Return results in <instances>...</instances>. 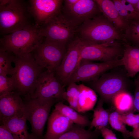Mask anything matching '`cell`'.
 I'll return each instance as SVG.
<instances>
[{
  "instance_id": "cell-15",
  "label": "cell",
  "mask_w": 139,
  "mask_h": 139,
  "mask_svg": "<svg viewBox=\"0 0 139 139\" xmlns=\"http://www.w3.org/2000/svg\"><path fill=\"white\" fill-rule=\"evenodd\" d=\"M24 106L21 96L15 91L0 96V121L23 113Z\"/></svg>"
},
{
  "instance_id": "cell-34",
  "label": "cell",
  "mask_w": 139,
  "mask_h": 139,
  "mask_svg": "<svg viewBox=\"0 0 139 139\" xmlns=\"http://www.w3.org/2000/svg\"><path fill=\"white\" fill-rule=\"evenodd\" d=\"M0 139H17L4 125L0 126Z\"/></svg>"
},
{
  "instance_id": "cell-13",
  "label": "cell",
  "mask_w": 139,
  "mask_h": 139,
  "mask_svg": "<svg viewBox=\"0 0 139 139\" xmlns=\"http://www.w3.org/2000/svg\"><path fill=\"white\" fill-rule=\"evenodd\" d=\"M63 1L61 0H29L30 11L35 25L38 28L61 11Z\"/></svg>"
},
{
  "instance_id": "cell-35",
  "label": "cell",
  "mask_w": 139,
  "mask_h": 139,
  "mask_svg": "<svg viewBox=\"0 0 139 139\" xmlns=\"http://www.w3.org/2000/svg\"><path fill=\"white\" fill-rule=\"evenodd\" d=\"M135 90L134 97L133 98V104L134 108L139 112V80L135 81Z\"/></svg>"
},
{
  "instance_id": "cell-19",
  "label": "cell",
  "mask_w": 139,
  "mask_h": 139,
  "mask_svg": "<svg viewBox=\"0 0 139 139\" xmlns=\"http://www.w3.org/2000/svg\"><path fill=\"white\" fill-rule=\"evenodd\" d=\"M102 13L122 33L125 25L112 0H94Z\"/></svg>"
},
{
  "instance_id": "cell-26",
  "label": "cell",
  "mask_w": 139,
  "mask_h": 139,
  "mask_svg": "<svg viewBox=\"0 0 139 139\" xmlns=\"http://www.w3.org/2000/svg\"><path fill=\"white\" fill-rule=\"evenodd\" d=\"M15 55L12 52L0 50V75L11 76L14 70L12 63Z\"/></svg>"
},
{
  "instance_id": "cell-1",
  "label": "cell",
  "mask_w": 139,
  "mask_h": 139,
  "mask_svg": "<svg viewBox=\"0 0 139 139\" xmlns=\"http://www.w3.org/2000/svg\"><path fill=\"white\" fill-rule=\"evenodd\" d=\"M13 63L14 70L10 77L14 91L24 100L32 98L44 68L37 63L31 53L15 55Z\"/></svg>"
},
{
  "instance_id": "cell-25",
  "label": "cell",
  "mask_w": 139,
  "mask_h": 139,
  "mask_svg": "<svg viewBox=\"0 0 139 139\" xmlns=\"http://www.w3.org/2000/svg\"><path fill=\"white\" fill-rule=\"evenodd\" d=\"M103 101L100 99L96 107L93 110V118L90 122L89 129L93 127L98 129L102 127H106L109 122L110 114L103 107Z\"/></svg>"
},
{
  "instance_id": "cell-17",
  "label": "cell",
  "mask_w": 139,
  "mask_h": 139,
  "mask_svg": "<svg viewBox=\"0 0 139 139\" xmlns=\"http://www.w3.org/2000/svg\"><path fill=\"white\" fill-rule=\"evenodd\" d=\"M23 112L0 121L17 139H35L29 133Z\"/></svg>"
},
{
  "instance_id": "cell-36",
  "label": "cell",
  "mask_w": 139,
  "mask_h": 139,
  "mask_svg": "<svg viewBox=\"0 0 139 139\" xmlns=\"http://www.w3.org/2000/svg\"><path fill=\"white\" fill-rule=\"evenodd\" d=\"M78 0H65L64 1V8L71 7L75 5Z\"/></svg>"
},
{
  "instance_id": "cell-28",
  "label": "cell",
  "mask_w": 139,
  "mask_h": 139,
  "mask_svg": "<svg viewBox=\"0 0 139 139\" xmlns=\"http://www.w3.org/2000/svg\"><path fill=\"white\" fill-rule=\"evenodd\" d=\"M68 85L65 92V100L68 102L70 107L77 112L78 100L80 93L79 85L73 83Z\"/></svg>"
},
{
  "instance_id": "cell-31",
  "label": "cell",
  "mask_w": 139,
  "mask_h": 139,
  "mask_svg": "<svg viewBox=\"0 0 139 139\" xmlns=\"http://www.w3.org/2000/svg\"><path fill=\"white\" fill-rule=\"evenodd\" d=\"M112 1L121 18L125 25L127 23L134 20L122 5L119 0H113Z\"/></svg>"
},
{
  "instance_id": "cell-12",
  "label": "cell",
  "mask_w": 139,
  "mask_h": 139,
  "mask_svg": "<svg viewBox=\"0 0 139 139\" xmlns=\"http://www.w3.org/2000/svg\"><path fill=\"white\" fill-rule=\"evenodd\" d=\"M105 73L91 84V87L99 94L103 102L111 100L116 94L125 90L126 85L125 79L121 75Z\"/></svg>"
},
{
  "instance_id": "cell-8",
  "label": "cell",
  "mask_w": 139,
  "mask_h": 139,
  "mask_svg": "<svg viewBox=\"0 0 139 139\" xmlns=\"http://www.w3.org/2000/svg\"><path fill=\"white\" fill-rule=\"evenodd\" d=\"M123 65L121 59L100 63L82 60L79 62L71 77L68 85L80 81L93 82L98 79L106 71Z\"/></svg>"
},
{
  "instance_id": "cell-10",
  "label": "cell",
  "mask_w": 139,
  "mask_h": 139,
  "mask_svg": "<svg viewBox=\"0 0 139 139\" xmlns=\"http://www.w3.org/2000/svg\"><path fill=\"white\" fill-rule=\"evenodd\" d=\"M66 91L55 76L54 72L47 70L40 76L31 98L54 99L56 102L65 100Z\"/></svg>"
},
{
  "instance_id": "cell-4",
  "label": "cell",
  "mask_w": 139,
  "mask_h": 139,
  "mask_svg": "<svg viewBox=\"0 0 139 139\" xmlns=\"http://www.w3.org/2000/svg\"><path fill=\"white\" fill-rule=\"evenodd\" d=\"M44 38L35 25L1 36L0 50L12 52L15 55L31 53Z\"/></svg>"
},
{
  "instance_id": "cell-27",
  "label": "cell",
  "mask_w": 139,
  "mask_h": 139,
  "mask_svg": "<svg viewBox=\"0 0 139 139\" xmlns=\"http://www.w3.org/2000/svg\"><path fill=\"white\" fill-rule=\"evenodd\" d=\"M121 114L117 111L112 112L109 115V122L112 128L121 133L125 138L130 137V132L127 130L125 124L121 118Z\"/></svg>"
},
{
  "instance_id": "cell-29",
  "label": "cell",
  "mask_w": 139,
  "mask_h": 139,
  "mask_svg": "<svg viewBox=\"0 0 139 139\" xmlns=\"http://www.w3.org/2000/svg\"><path fill=\"white\" fill-rule=\"evenodd\" d=\"M14 87L10 77L0 75V96L14 91Z\"/></svg>"
},
{
  "instance_id": "cell-14",
  "label": "cell",
  "mask_w": 139,
  "mask_h": 139,
  "mask_svg": "<svg viewBox=\"0 0 139 139\" xmlns=\"http://www.w3.org/2000/svg\"><path fill=\"white\" fill-rule=\"evenodd\" d=\"M77 28L85 21L102 14L94 0H78L63 13Z\"/></svg>"
},
{
  "instance_id": "cell-22",
  "label": "cell",
  "mask_w": 139,
  "mask_h": 139,
  "mask_svg": "<svg viewBox=\"0 0 139 139\" xmlns=\"http://www.w3.org/2000/svg\"><path fill=\"white\" fill-rule=\"evenodd\" d=\"M54 109L67 117L74 124L84 128L90 126V122L86 116L80 114L62 102H57L55 106Z\"/></svg>"
},
{
  "instance_id": "cell-3",
  "label": "cell",
  "mask_w": 139,
  "mask_h": 139,
  "mask_svg": "<svg viewBox=\"0 0 139 139\" xmlns=\"http://www.w3.org/2000/svg\"><path fill=\"white\" fill-rule=\"evenodd\" d=\"M32 19L28 2L22 0H0L1 36L35 25L31 23Z\"/></svg>"
},
{
  "instance_id": "cell-18",
  "label": "cell",
  "mask_w": 139,
  "mask_h": 139,
  "mask_svg": "<svg viewBox=\"0 0 139 139\" xmlns=\"http://www.w3.org/2000/svg\"><path fill=\"white\" fill-rule=\"evenodd\" d=\"M121 59L128 76L133 77L139 72V47L124 43Z\"/></svg>"
},
{
  "instance_id": "cell-24",
  "label": "cell",
  "mask_w": 139,
  "mask_h": 139,
  "mask_svg": "<svg viewBox=\"0 0 139 139\" xmlns=\"http://www.w3.org/2000/svg\"><path fill=\"white\" fill-rule=\"evenodd\" d=\"M133 98L125 90L116 94L111 101L116 111L121 114L130 112L134 108Z\"/></svg>"
},
{
  "instance_id": "cell-16",
  "label": "cell",
  "mask_w": 139,
  "mask_h": 139,
  "mask_svg": "<svg viewBox=\"0 0 139 139\" xmlns=\"http://www.w3.org/2000/svg\"><path fill=\"white\" fill-rule=\"evenodd\" d=\"M74 124L68 118L54 109L48 118L44 139H57Z\"/></svg>"
},
{
  "instance_id": "cell-5",
  "label": "cell",
  "mask_w": 139,
  "mask_h": 139,
  "mask_svg": "<svg viewBox=\"0 0 139 139\" xmlns=\"http://www.w3.org/2000/svg\"><path fill=\"white\" fill-rule=\"evenodd\" d=\"M23 114L31 126V134L35 139H44L43 133L51 108L56 102L40 98L24 100Z\"/></svg>"
},
{
  "instance_id": "cell-37",
  "label": "cell",
  "mask_w": 139,
  "mask_h": 139,
  "mask_svg": "<svg viewBox=\"0 0 139 139\" xmlns=\"http://www.w3.org/2000/svg\"><path fill=\"white\" fill-rule=\"evenodd\" d=\"M130 136L136 139H139V127L134 128L130 132Z\"/></svg>"
},
{
  "instance_id": "cell-20",
  "label": "cell",
  "mask_w": 139,
  "mask_h": 139,
  "mask_svg": "<svg viewBox=\"0 0 139 139\" xmlns=\"http://www.w3.org/2000/svg\"><path fill=\"white\" fill-rule=\"evenodd\" d=\"M79 86L77 112H84L93 109L97 100L95 91L83 84Z\"/></svg>"
},
{
  "instance_id": "cell-9",
  "label": "cell",
  "mask_w": 139,
  "mask_h": 139,
  "mask_svg": "<svg viewBox=\"0 0 139 139\" xmlns=\"http://www.w3.org/2000/svg\"><path fill=\"white\" fill-rule=\"evenodd\" d=\"M124 50V43L120 41L100 44L84 43L80 51L78 64L82 60L103 62L117 59L123 55Z\"/></svg>"
},
{
  "instance_id": "cell-33",
  "label": "cell",
  "mask_w": 139,
  "mask_h": 139,
  "mask_svg": "<svg viewBox=\"0 0 139 139\" xmlns=\"http://www.w3.org/2000/svg\"><path fill=\"white\" fill-rule=\"evenodd\" d=\"M98 129L104 139H117L115 134L106 127H101Z\"/></svg>"
},
{
  "instance_id": "cell-7",
  "label": "cell",
  "mask_w": 139,
  "mask_h": 139,
  "mask_svg": "<svg viewBox=\"0 0 139 139\" xmlns=\"http://www.w3.org/2000/svg\"><path fill=\"white\" fill-rule=\"evenodd\" d=\"M66 51L65 46L44 38L31 53L39 65L55 72Z\"/></svg>"
},
{
  "instance_id": "cell-21",
  "label": "cell",
  "mask_w": 139,
  "mask_h": 139,
  "mask_svg": "<svg viewBox=\"0 0 139 139\" xmlns=\"http://www.w3.org/2000/svg\"><path fill=\"white\" fill-rule=\"evenodd\" d=\"M100 134L97 129L94 131L86 129L74 124L69 130L57 139H96Z\"/></svg>"
},
{
  "instance_id": "cell-2",
  "label": "cell",
  "mask_w": 139,
  "mask_h": 139,
  "mask_svg": "<svg viewBox=\"0 0 139 139\" xmlns=\"http://www.w3.org/2000/svg\"><path fill=\"white\" fill-rule=\"evenodd\" d=\"M78 37L85 44L122 41V33L102 13L89 19L77 28Z\"/></svg>"
},
{
  "instance_id": "cell-38",
  "label": "cell",
  "mask_w": 139,
  "mask_h": 139,
  "mask_svg": "<svg viewBox=\"0 0 139 139\" xmlns=\"http://www.w3.org/2000/svg\"><path fill=\"white\" fill-rule=\"evenodd\" d=\"M136 10L139 0H126Z\"/></svg>"
},
{
  "instance_id": "cell-11",
  "label": "cell",
  "mask_w": 139,
  "mask_h": 139,
  "mask_svg": "<svg viewBox=\"0 0 139 139\" xmlns=\"http://www.w3.org/2000/svg\"><path fill=\"white\" fill-rule=\"evenodd\" d=\"M84 44L78 36L71 42L60 65L55 72L56 78L64 85L68 84L77 66L80 51Z\"/></svg>"
},
{
  "instance_id": "cell-30",
  "label": "cell",
  "mask_w": 139,
  "mask_h": 139,
  "mask_svg": "<svg viewBox=\"0 0 139 139\" xmlns=\"http://www.w3.org/2000/svg\"><path fill=\"white\" fill-rule=\"evenodd\" d=\"M121 118L125 124L134 128L139 127V114H134L129 112L121 114Z\"/></svg>"
},
{
  "instance_id": "cell-6",
  "label": "cell",
  "mask_w": 139,
  "mask_h": 139,
  "mask_svg": "<svg viewBox=\"0 0 139 139\" xmlns=\"http://www.w3.org/2000/svg\"><path fill=\"white\" fill-rule=\"evenodd\" d=\"M77 28L61 12L38 28L44 38L66 46L74 36Z\"/></svg>"
},
{
  "instance_id": "cell-39",
  "label": "cell",
  "mask_w": 139,
  "mask_h": 139,
  "mask_svg": "<svg viewBox=\"0 0 139 139\" xmlns=\"http://www.w3.org/2000/svg\"><path fill=\"white\" fill-rule=\"evenodd\" d=\"M136 10L139 15V0L137 4V7L136 8Z\"/></svg>"
},
{
  "instance_id": "cell-32",
  "label": "cell",
  "mask_w": 139,
  "mask_h": 139,
  "mask_svg": "<svg viewBox=\"0 0 139 139\" xmlns=\"http://www.w3.org/2000/svg\"><path fill=\"white\" fill-rule=\"evenodd\" d=\"M119 1L134 20L139 19V15L136 10L126 0H119Z\"/></svg>"
},
{
  "instance_id": "cell-40",
  "label": "cell",
  "mask_w": 139,
  "mask_h": 139,
  "mask_svg": "<svg viewBox=\"0 0 139 139\" xmlns=\"http://www.w3.org/2000/svg\"><path fill=\"white\" fill-rule=\"evenodd\" d=\"M135 139V138H132L131 139Z\"/></svg>"
},
{
  "instance_id": "cell-23",
  "label": "cell",
  "mask_w": 139,
  "mask_h": 139,
  "mask_svg": "<svg viewBox=\"0 0 139 139\" xmlns=\"http://www.w3.org/2000/svg\"><path fill=\"white\" fill-rule=\"evenodd\" d=\"M122 36L123 42L139 47V19L126 23Z\"/></svg>"
}]
</instances>
